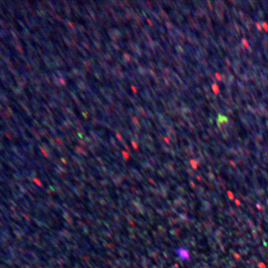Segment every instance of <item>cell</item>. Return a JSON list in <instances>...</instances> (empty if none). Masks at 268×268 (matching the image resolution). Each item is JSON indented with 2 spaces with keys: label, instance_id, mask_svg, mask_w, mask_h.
Segmentation results:
<instances>
[{
  "label": "cell",
  "instance_id": "cell-1",
  "mask_svg": "<svg viewBox=\"0 0 268 268\" xmlns=\"http://www.w3.org/2000/svg\"><path fill=\"white\" fill-rule=\"evenodd\" d=\"M217 121V124H218V125L220 126V125H221V124H224V123L228 122L229 120H228V119L226 117V116H222V115L219 114Z\"/></svg>",
  "mask_w": 268,
  "mask_h": 268
},
{
  "label": "cell",
  "instance_id": "cell-3",
  "mask_svg": "<svg viewBox=\"0 0 268 268\" xmlns=\"http://www.w3.org/2000/svg\"><path fill=\"white\" fill-rule=\"evenodd\" d=\"M243 44H245V45H246V46H247V47H248V45H247V41H246V40H243Z\"/></svg>",
  "mask_w": 268,
  "mask_h": 268
},
{
  "label": "cell",
  "instance_id": "cell-4",
  "mask_svg": "<svg viewBox=\"0 0 268 268\" xmlns=\"http://www.w3.org/2000/svg\"><path fill=\"white\" fill-rule=\"evenodd\" d=\"M256 25H257V26H258V29H259V30H261V28H260V26H259V25H258V23H256Z\"/></svg>",
  "mask_w": 268,
  "mask_h": 268
},
{
  "label": "cell",
  "instance_id": "cell-2",
  "mask_svg": "<svg viewBox=\"0 0 268 268\" xmlns=\"http://www.w3.org/2000/svg\"><path fill=\"white\" fill-rule=\"evenodd\" d=\"M263 26L264 27L265 30H266L267 32V31H268V26H267V24L266 22H264V23H263Z\"/></svg>",
  "mask_w": 268,
  "mask_h": 268
}]
</instances>
